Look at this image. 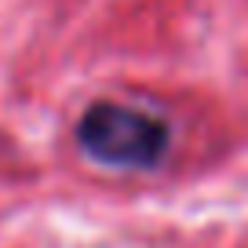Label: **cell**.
Masks as SVG:
<instances>
[{
	"mask_svg": "<svg viewBox=\"0 0 248 248\" xmlns=\"http://www.w3.org/2000/svg\"><path fill=\"white\" fill-rule=\"evenodd\" d=\"M77 139L84 154L106 168L146 171L164 161L171 146V128L150 109L99 99L77 121Z\"/></svg>",
	"mask_w": 248,
	"mask_h": 248,
	"instance_id": "1",
	"label": "cell"
}]
</instances>
